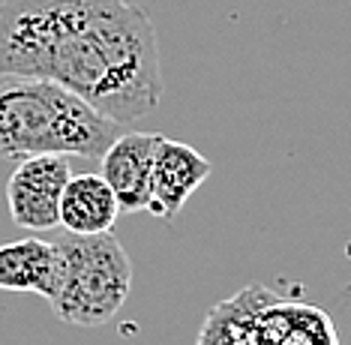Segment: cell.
Listing matches in <instances>:
<instances>
[{
    "mask_svg": "<svg viewBox=\"0 0 351 345\" xmlns=\"http://www.w3.org/2000/svg\"><path fill=\"white\" fill-rule=\"evenodd\" d=\"M49 78L130 126L165 91L154 19L132 0H3L0 82Z\"/></svg>",
    "mask_w": 351,
    "mask_h": 345,
    "instance_id": "obj_1",
    "label": "cell"
},
{
    "mask_svg": "<svg viewBox=\"0 0 351 345\" xmlns=\"http://www.w3.org/2000/svg\"><path fill=\"white\" fill-rule=\"evenodd\" d=\"M126 132L78 93L49 78L0 82V156L21 163L30 156L99 159Z\"/></svg>",
    "mask_w": 351,
    "mask_h": 345,
    "instance_id": "obj_2",
    "label": "cell"
},
{
    "mask_svg": "<svg viewBox=\"0 0 351 345\" xmlns=\"http://www.w3.org/2000/svg\"><path fill=\"white\" fill-rule=\"evenodd\" d=\"M58 267L49 307L63 324L102 327L121 312L132 288V261L114 231L106 235H69L54 240Z\"/></svg>",
    "mask_w": 351,
    "mask_h": 345,
    "instance_id": "obj_3",
    "label": "cell"
},
{
    "mask_svg": "<svg viewBox=\"0 0 351 345\" xmlns=\"http://www.w3.org/2000/svg\"><path fill=\"white\" fill-rule=\"evenodd\" d=\"M66 156H30L15 165L6 180V204L15 226L27 231H51L60 226V198L66 189Z\"/></svg>",
    "mask_w": 351,
    "mask_h": 345,
    "instance_id": "obj_4",
    "label": "cell"
},
{
    "mask_svg": "<svg viewBox=\"0 0 351 345\" xmlns=\"http://www.w3.org/2000/svg\"><path fill=\"white\" fill-rule=\"evenodd\" d=\"M156 141V132H123L99 156V178L111 187L123 213H141L150 207V198H154L150 178H154Z\"/></svg>",
    "mask_w": 351,
    "mask_h": 345,
    "instance_id": "obj_5",
    "label": "cell"
},
{
    "mask_svg": "<svg viewBox=\"0 0 351 345\" xmlns=\"http://www.w3.org/2000/svg\"><path fill=\"white\" fill-rule=\"evenodd\" d=\"M213 165L198 154L195 147L174 139L159 135L156 150H154V178H150V213L174 219L183 204L189 202V195L210 178Z\"/></svg>",
    "mask_w": 351,
    "mask_h": 345,
    "instance_id": "obj_6",
    "label": "cell"
},
{
    "mask_svg": "<svg viewBox=\"0 0 351 345\" xmlns=\"http://www.w3.org/2000/svg\"><path fill=\"white\" fill-rule=\"evenodd\" d=\"M117 213H121V204L99 174H73L69 178L60 198V226L69 235L90 237L114 231Z\"/></svg>",
    "mask_w": 351,
    "mask_h": 345,
    "instance_id": "obj_7",
    "label": "cell"
},
{
    "mask_svg": "<svg viewBox=\"0 0 351 345\" xmlns=\"http://www.w3.org/2000/svg\"><path fill=\"white\" fill-rule=\"evenodd\" d=\"M58 267L54 240L25 237L0 246V292L49 294Z\"/></svg>",
    "mask_w": 351,
    "mask_h": 345,
    "instance_id": "obj_8",
    "label": "cell"
}]
</instances>
